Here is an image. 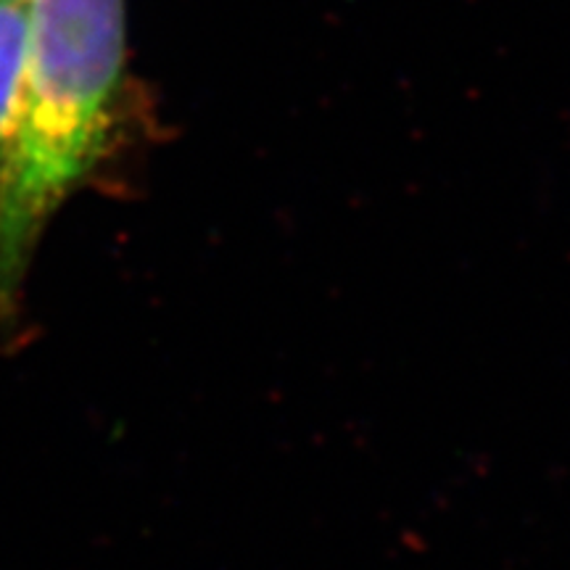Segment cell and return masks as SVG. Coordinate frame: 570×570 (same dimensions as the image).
Instances as JSON below:
<instances>
[{"label": "cell", "mask_w": 570, "mask_h": 570, "mask_svg": "<svg viewBox=\"0 0 570 570\" xmlns=\"http://www.w3.org/2000/svg\"><path fill=\"white\" fill-rule=\"evenodd\" d=\"M0 3H17V6H30L32 0H0Z\"/></svg>", "instance_id": "3957f363"}, {"label": "cell", "mask_w": 570, "mask_h": 570, "mask_svg": "<svg viewBox=\"0 0 570 570\" xmlns=\"http://www.w3.org/2000/svg\"><path fill=\"white\" fill-rule=\"evenodd\" d=\"M27 35H30V6L0 3V173H3L13 114H17Z\"/></svg>", "instance_id": "7a4b0ae2"}, {"label": "cell", "mask_w": 570, "mask_h": 570, "mask_svg": "<svg viewBox=\"0 0 570 570\" xmlns=\"http://www.w3.org/2000/svg\"><path fill=\"white\" fill-rule=\"evenodd\" d=\"M125 0H32L0 173V348L24 344V281L40 235L109 146L127 69Z\"/></svg>", "instance_id": "6da1fadb"}]
</instances>
